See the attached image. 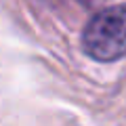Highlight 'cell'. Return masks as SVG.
Here are the masks:
<instances>
[{
  "instance_id": "7a4b0ae2",
  "label": "cell",
  "mask_w": 126,
  "mask_h": 126,
  "mask_svg": "<svg viewBox=\"0 0 126 126\" xmlns=\"http://www.w3.org/2000/svg\"><path fill=\"white\" fill-rule=\"evenodd\" d=\"M78 2H82V4H97V2H101V0H78Z\"/></svg>"
},
{
  "instance_id": "6da1fadb",
  "label": "cell",
  "mask_w": 126,
  "mask_h": 126,
  "mask_svg": "<svg viewBox=\"0 0 126 126\" xmlns=\"http://www.w3.org/2000/svg\"><path fill=\"white\" fill-rule=\"evenodd\" d=\"M82 48L99 63L126 57V2L105 6L88 19L82 30Z\"/></svg>"
}]
</instances>
